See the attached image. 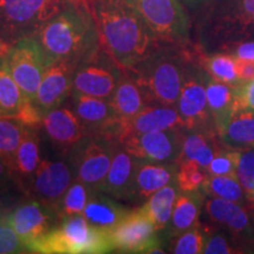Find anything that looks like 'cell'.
<instances>
[{
	"label": "cell",
	"mask_w": 254,
	"mask_h": 254,
	"mask_svg": "<svg viewBox=\"0 0 254 254\" xmlns=\"http://www.w3.org/2000/svg\"><path fill=\"white\" fill-rule=\"evenodd\" d=\"M198 60L206 74L214 80L231 86H238L241 82L237 77L236 57L231 53H214L206 56L198 51Z\"/></svg>",
	"instance_id": "1f68e13d"
},
{
	"label": "cell",
	"mask_w": 254,
	"mask_h": 254,
	"mask_svg": "<svg viewBox=\"0 0 254 254\" xmlns=\"http://www.w3.org/2000/svg\"><path fill=\"white\" fill-rule=\"evenodd\" d=\"M225 147L230 150H247L254 147V111L234 113L217 132Z\"/></svg>",
	"instance_id": "83f0119b"
},
{
	"label": "cell",
	"mask_w": 254,
	"mask_h": 254,
	"mask_svg": "<svg viewBox=\"0 0 254 254\" xmlns=\"http://www.w3.org/2000/svg\"><path fill=\"white\" fill-rule=\"evenodd\" d=\"M187 132L189 133H185L184 135L182 152L177 164L192 161L206 170L217 151L220 148L215 142L217 132L212 128L190 129Z\"/></svg>",
	"instance_id": "4316f807"
},
{
	"label": "cell",
	"mask_w": 254,
	"mask_h": 254,
	"mask_svg": "<svg viewBox=\"0 0 254 254\" xmlns=\"http://www.w3.org/2000/svg\"><path fill=\"white\" fill-rule=\"evenodd\" d=\"M68 0H0V38L8 46L34 37Z\"/></svg>",
	"instance_id": "5b68a950"
},
{
	"label": "cell",
	"mask_w": 254,
	"mask_h": 254,
	"mask_svg": "<svg viewBox=\"0 0 254 254\" xmlns=\"http://www.w3.org/2000/svg\"><path fill=\"white\" fill-rule=\"evenodd\" d=\"M129 211L131 208L119 204L113 196L103 192H92L82 215L91 226L110 233Z\"/></svg>",
	"instance_id": "484cf974"
},
{
	"label": "cell",
	"mask_w": 254,
	"mask_h": 254,
	"mask_svg": "<svg viewBox=\"0 0 254 254\" xmlns=\"http://www.w3.org/2000/svg\"><path fill=\"white\" fill-rule=\"evenodd\" d=\"M205 200L206 195L201 190L193 192L180 190L174 202L172 217L168 224L173 237L198 224Z\"/></svg>",
	"instance_id": "f1b7e54d"
},
{
	"label": "cell",
	"mask_w": 254,
	"mask_h": 254,
	"mask_svg": "<svg viewBox=\"0 0 254 254\" xmlns=\"http://www.w3.org/2000/svg\"><path fill=\"white\" fill-rule=\"evenodd\" d=\"M68 1H75V0H68Z\"/></svg>",
	"instance_id": "681fc988"
},
{
	"label": "cell",
	"mask_w": 254,
	"mask_h": 254,
	"mask_svg": "<svg viewBox=\"0 0 254 254\" xmlns=\"http://www.w3.org/2000/svg\"><path fill=\"white\" fill-rule=\"evenodd\" d=\"M135 157L126 151L118 142L112 164L105 178L100 192L106 193L116 199L129 200L132 193L133 179H134V171L136 165Z\"/></svg>",
	"instance_id": "7402d4cb"
},
{
	"label": "cell",
	"mask_w": 254,
	"mask_h": 254,
	"mask_svg": "<svg viewBox=\"0 0 254 254\" xmlns=\"http://www.w3.org/2000/svg\"><path fill=\"white\" fill-rule=\"evenodd\" d=\"M185 132V128L147 132L128 135L119 142L138 159L155 163H177Z\"/></svg>",
	"instance_id": "7c38bea8"
},
{
	"label": "cell",
	"mask_w": 254,
	"mask_h": 254,
	"mask_svg": "<svg viewBox=\"0 0 254 254\" xmlns=\"http://www.w3.org/2000/svg\"><path fill=\"white\" fill-rule=\"evenodd\" d=\"M37 128L38 127H28L11 167L15 185L20 187L23 192L43 161L40 158V138Z\"/></svg>",
	"instance_id": "d4e9b609"
},
{
	"label": "cell",
	"mask_w": 254,
	"mask_h": 254,
	"mask_svg": "<svg viewBox=\"0 0 254 254\" xmlns=\"http://www.w3.org/2000/svg\"><path fill=\"white\" fill-rule=\"evenodd\" d=\"M177 109L185 123L186 131L211 128L209 124H213L206 97L205 71L199 64L196 50L187 63Z\"/></svg>",
	"instance_id": "9c48e42d"
},
{
	"label": "cell",
	"mask_w": 254,
	"mask_h": 254,
	"mask_svg": "<svg viewBox=\"0 0 254 254\" xmlns=\"http://www.w3.org/2000/svg\"><path fill=\"white\" fill-rule=\"evenodd\" d=\"M236 72L241 82L254 80V62L236 58Z\"/></svg>",
	"instance_id": "ee69618b"
},
{
	"label": "cell",
	"mask_w": 254,
	"mask_h": 254,
	"mask_svg": "<svg viewBox=\"0 0 254 254\" xmlns=\"http://www.w3.org/2000/svg\"><path fill=\"white\" fill-rule=\"evenodd\" d=\"M6 220L30 251L32 244L45 236L59 221V218L55 208L30 198L23 204L9 208Z\"/></svg>",
	"instance_id": "4fadbf2b"
},
{
	"label": "cell",
	"mask_w": 254,
	"mask_h": 254,
	"mask_svg": "<svg viewBox=\"0 0 254 254\" xmlns=\"http://www.w3.org/2000/svg\"><path fill=\"white\" fill-rule=\"evenodd\" d=\"M177 172V163H155L138 159L129 200L146 201L157 190L174 182Z\"/></svg>",
	"instance_id": "ffe728a7"
},
{
	"label": "cell",
	"mask_w": 254,
	"mask_h": 254,
	"mask_svg": "<svg viewBox=\"0 0 254 254\" xmlns=\"http://www.w3.org/2000/svg\"><path fill=\"white\" fill-rule=\"evenodd\" d=\"M208 173L205 168L192 161L178 164V172L176 182L180 190L184 192H193L201 190L205 180L207 179Z\"/></svg>",
	"instance_id": "8d00e7d4"
},
{
	"label": "cell",
	"mask_w": 254,
	"mask_h": 254,
	"mask_svg": "<svg viewBox=\"0 0 254 254\" xmlns=\"http://www.w3.org/2000/svg\"><path fill=\"white\" fill-rule=\"evenodd\" d=\"M253 30L254 0H236L215 15L214 32L224 38H245Z\"/></svg>",
	"instance_id": "603a6c76"
},
{
	"label": "cell",
	"mask_w": 254,
	"mask_h": 254,
	"mask_svg": "<svg viewBox=\"0 0 254 254\" xmlns=\"http://www.w3.org/2000/svg\"><path fill=\"white\" fill-rule=\"evenodd\" d=\"M30 251L40 254H104L114 252V246L109 232L91 226L84 215L77 214L60 219L32 244Z\"/></svg>",
	"instance_id": "277c9868"
},
{
	"label": "cell",
	"mask_w": 254,
	"mask_h": 254,
	"mask_svg": "<svg viewBox=\"0 0 254 254\" xmlns=\"http://www.w3.org/2000/svg\"><path fill=\"white\" fill-rule=\"evenodd\" d=\"M110 101L117 116L114 138L118 141L122 127L144 110L148 105V101L134 79L126 71H124Z\"/></svg>",
	"instance_id": "44dd1931"
},
{
	"label": "cell",
	"mask_w": 254,
	"mask_h": 254,
	"mask_svg": "<svg viewBox=\"0 0 254 254\" xmlns=\"http://www.w3.org/2000/svg\"><path fill=\"white\" fill-rule=\"evenodd\" d=\"M8 45L7 44H5L4 41L1 40V38H0V55H5L6 52H7V50H8Z\"/></svg>",
	"instance_id": "bcb514c9"
},
{
	"label": "cell",
	"mask_w": 254,
	"mask_h": 254,
	"mask_svg": "<svg viewBox=\"0 0 254 254\" xmlns=\"http://www.w3.org/2000/svg\"><path fill=\"white\" fill-rule=\"evenodd\" d=\"M206 97L215 132H218L233 116L234 87L208 77L205 72Z\"/></svg>",
	"instance_id": "f546056e"
},
{
	"label": "cell",
	"mask_w": 254,
	"mask_h": 254,
	"mask_svg": "<svg viewBox=\"0 0 254 254\" xmlns=\"http://www.w3.org/2000/svg\"><path fill=\"white\" fill-rule=\"evenodd\" d=\"M19 253H30V251L6 220V214L0 215V254Z\"/></svg>",
	"instance_id": "f35d334b"
},
{
	"label": "cell",
	"mask_w": 254,
	"mask_h": 254,
	"mask_svg": "<svg viewBox=\"0 0 254 254\" xmlns=\"http://www.w3.org/2000/svg\"><path fill=\"white\" fill-rule=\"evenodd\" d=\"M34 37L53 62H68L75 67L100 50L88 0L66 2Z\"/></svg>",
	"instance_id": "7a4b0ae2"
},
{
	"label": "cell",
	"mask_w": 254,
	"mask_h": 254,
	"mask_svg": "<svg viewBox=\"0 0 254 254\" xmlns=\"http://www.w3.org/2000/svg\"><path fill=\"white\" fill-rule=\"evenodd\" d=\"M172 128H185V123L177 106L148 104L134 118L126 123L120 129L118 142L124 138L141 133L164 131Z\"/></svg>",
	"instance_id": "ac0fdd59"
},
{
	"label": "cell",
	"mask_w": 254,
	"mask_h": 254,
	"mask_svg": "<svg viewBox=\"0 0 254 254\" xmlns=\"http://www.w3.org/2000/svg\"><path fill=\"white\" fill-rule=\"evenodd\" d=\"M28 127L14 117L0 118V158L7 164L9 170Z\"/></svg>",
	"instance_id": "d6a6232c"
},
{
	"label": "cell",
	"mask_w": 254,
	"mask_h": 254,
	"mask_svg": "<svg viewBox=\"0 0 254 254\" xmlns=\"http://www.w3.org/2000/svg\"><path fill=\"white\" fill-rule=\"evenodd\" d=\"M204 208L209 221L218 226L226 227L233 236L244 237L250 233L249 213L241 204L217 196H208L205 200Z\"/></svg>",
	"instance_id": "cb8c5ba5"
},
{
	"label": "cell",
	"mask_w": 254,
	"mask_h": 254,
	"mask_svg": "<svg viewBox=\"0 0 254 254\" xmlns=\"http://www.w3.org/2000/svg\"><path fill=\"white\" fill-rule=\"evenodd\" d=\"M14 117L26 126L41 125L43 117L34 105L27 100L12 75L4 55H0V118Z\"/></svg>",
	"instance_id": "2e32d148"
},
{
	"label": "cell",
	"mask_w": 254,
	"mask_h": 254,
	"mask_svg": "<svg viewBox=\"0 0 254 254\" xmlns=\"http://www.w3.org/2000/svg\"><path fill=\"white\" fill-rule=\"evenodd\" d=\"M160 43L187 45L190 20L179 0H125Z\"/></svg>",
	"instance_id": "52a82bcc"
},
{
	"label": "cell",
	"mask_w": 254,
	"mask_h": 254,
	"mask_svg": "<svg viewBox=\"0 0 254 254\" xmlns=\"http://www.w3.org/2000/svg\"><path fill=\"white\" fill-rule=\"evenodd\" d=\"M73 180L71 165L65 160H43L25 190L28 198L55 208Z\"/></svg>",
	"instance_id": "5bb4252c"
},
{
	"label": "cell",
	"mask_w": 254,
	"mask_h": 254,
	"mask_svg": "<svg viewBox=\"0 0 254 254\" xmlns=\"http://www.w3.org/2000/svg\"><path fill=\"white\" fill-rule=\"evenodd\" d=\"M237 178L247 196L254 190V150L240 151L237 164Z\"/></svg>",
	"instance_id": "ab89813d"
},
{
	"label": "cell",
	"mask_w": 254,
	"mask_h": 254,
	"mask_svg": "<svg viewBox=\"0 0 254 254\" xmlns=\"http://www.w3.org/2000/svg\"><path fill=\"white\" fill-rule=\"evenodd\" d=\"M4 56L14 80L27 100L33 104L41 79L55 62L44 51L36 37L19 40L8 47Z\"/></svg>",
	"instance_id": "ba28073f"
},
{
	"label": "cell",
	"mask_w": 254,
	"mask_h": 254,
	"mask_svg": "<svg viewBox=\"0 0 254 254\" xmlns=\"http://www.w3.org/2000/svg\"><path fill=\"white\" fill-rule=\"evenodd\" d=\"M245 110L254 111V80L240 82L234 87L233 114Z\"/></svg>",
	"instance_id": "60d3db41"
},
{
	"label": "cell",
	"mask_w": 254,
	"mask_h": 254,
	"mask_svg": "<svg viewBox=\"0 0 254 254\" xmlns=\"http://www.w3.org/2000/svg\"><path fill=\"white\" fill-rule=\"evenodd\" d=\"M100 47L124 71L144 59L159 41L125 0H88Z\"/></svg>",
	"instance_id": "6da1fadb"
},
{
	"label": "cell",
	"mask_w": 254,
	"mask_h": 254,
	"mask_svg": "<svg viewBox=\"0 0 254 254\" xmlns=\"http://www.w3.org/2000/svg\"><path fill=\"white\" fill-rule=\"evenodd\" d=\"M41 127L51 142L65 153L90 134L66 103L47 112L41 120Z\"/></svg>",
	"instance_id": "e0dca14e"
},
{
	"label": "cell",
	"mask_w": 254,
	"mask_h": 254,
	"mask_svg": "<svg viewBox=\"0 0 254 254\" xmlns=\"http://www.w3.org/2000/svg\"><path fill=\"white\" fill-rule=\"evenodd\" d=\"M91 194L92 190L84 183L78 179L73 180L55 206L59 220L69 215L82 214Z\"/></svg>",
	"instance_id": "836d02e7"
},
{
	"label": "cell",
	"mask_w": 254,
	"mask_h": 254,
	"mask_svg": "<svg viewBox=\"0 0 254 254\" xmlns=\"http://www.w3.org/2000/svg\"><path fill=\"white\" fill-rule=\"evenodd\" d=\"M7 211H8V208L5 206L4 201H2V200L0 199V215L6 214V213H7Z\"/></svg>",
	"instance_id": "7dc6e473"
},
{
	"label": "cell",
	"mask_w": 254,
	"mask_h": 254,
	"mask_svg": "<svg viewBox=\"0 0 254 254\" xmlns=\"http://www.w3.org/2000/svg\"><path fill=\"white\" fill-rule=\"evenodd\" d=\"M193 51L187 45L159 41L144 59L126 72L140 87L148 104L177 106L184 73Z\"/></svg>",
	"instance_id": "3957f363"
},
{
	"label": "cell",
	"mask_w": 254,
	"mask_h": 254,
	"mask_svg": "<svg viewBox=\"0 0 254 254\" xmlns=\"http://www.w3.org/2000/svg\"><path fill=\"white\" fill-rule=\"evenodd\" d=\"M201 190L206 196H217L243 204L245 201V190L234 176H208Z\"/></svg>",
	"instance_id": "e575fe53"
},
{
	"label": "cell",
	"mask_w": 254,
	"mask_h": 254,
	"mask_svg": "<svg viewBox=\"0 0 254 254\" xmlns=\"http://www.w3.org/2000/svg\"><path fill=\"white\" fill-rule=\"evenodd\" d=\"M227 49L232 56L238 59L254 62V41L247 43H231L227 45Z\"/></svg>",
	"instance_id": "7bdbcfd3"
},
{
	"label": "cell",
	"mask_w": 254,
	"mask_h": 254,
	"mask_svg": "<svg viewBox=\"0 0 254 254\" xmlns=\"http://www.w3.org/2000/svg\"><path fill=\"white\" fill-rule=\"evenodd\" d=\"M124 69L101 49L81 62L73 74V92L111 99Z\"/></svg>",
	"instance_id": "30bf717a"
},
{
	"label": "cell",
	"mask_w": 254,
	"mask_h": 254,
	"mask_svg": "<svg viewBox=\"0 0 254 254\" xmlns=\"http://www.w3.org/2000/svg\"><path fill=\"white\" fill-rule=\"evenodd\" d=\"M90 134H104L117 116L109 99L73 92L65 101Z\"/></svg>",
	"instance_id": "d6986e66"
},
{
	"label": "cell",
	"mask_w": 254,
	"mask_h": 254,
	"mask_svg": "<svg viewBox=\"0 0 254 254\" xmlns=\"http://www.w3.org/2000/svg\"><path fill=\"white\" fill-rule=\"evenodd\" d=\"M239 150L219 148L212 161L206 168L208 176H234L237 177V164Z\"/></svg>",
	"instance_id": "74e56055"
},
{
	"label": "cell",
	"mask_w": 254,
	"mask_h": 254,
	"mask_svg": "<svg viewBox=\"0 0 254 254\" xmlns=\"http://www.w3.org/2000/svg\"><path fill=\"white\" fill-rule=\"evenodd\" d=\"M180 190L176 180L164 186L157 192L153 193L150 198L142 204V208L153 221L158 231H163L170 224L171 217L176 202L177 196Z\"/></svg>",
	"instance_id": "4dcf8cb0"
},
{
	"label": "cell",
	"mask_w": 254,
	"mask_h": 254,
	"mask_svg": "<svg viewBox=\"0 0 254 254\" xmlns=\"http://www.w3.org/2000/svg\"><path fill=\"white\" fill-rule=\"evenodd\" d=\"M209 228L200 222L174 237L171 252L176 254L202 253Z\"/></svg>",
	"instance_id": "d590c367"
},
{
	"label": "cell",
	"mask_w": 254,
	"mask_h": 254,
	"mask_svg": "<svg viewBox=\"0 0 254 254\" xmlns=\"http://www.w3.org/2000/svg\"><path fill=\"white\" fill-rule=\"evenodd\" d=\"M118 141L104 134H88L67 153L74 179L84 183L92 192H100L112 164Z\"/></svg>",
	"instance_id": "8992f818"
},
{
	"label": "cell",
	"mask_w": 254,
	"mask_h": 254,
	"mask_svg": "<svg viewBox=\"0 0 254 254\" xmlns=\"http://www.w3.org/2000/svg\"><path fill=\"white\" fill-rule=\"evenodd\" d=\"M75 65L58 60L47 68L33 99L34 107L44 117L47 112L62 106L73 88Z\"/></svg>",
	"instance_id": "9a60e30c"
},
{
	"label": "cell",
	"mask_w": 254,
	"mask_h": 254,
	"mask_svg": "<svg viewBox=\"0 0 254 254\" xmlns=\"http://www.w3.org/2000/svg\"><path fill=\"white\" fill-rule=\"evenodd\" d=\"M158 230L142 206L131 208L122 221L110 232L114 252L166 253L161 247Z\"/></svg>",
	"instance_id": "8fae6325"
},
{
	"label": "cell",
	"mask_w": 254,
	"mask_h": 254,
	"mask_svg": "<svg viewBox=\"0 0 254 254\" xmlns=\"http://www.w3.org/2000/svg\"><path fill=\"white\" fill-rule=\"evenodd\" d=\"M253 225H254V218H253Z\"/></svg>",
	"instance_id": "f907efd6"
},
{
	"label": "cell",
	"mask_w": 254,
	"mask_h": 254,
	"mask_svg": "<svg viewBox=\"0 0 254 254\" xmlns=\"http://www.w3.org/2000/svg\"><path fill=\"white\" fill-rule=\"evenodd\" d=\"M202 253L237 254V253H243V252H241V251H238L234 246H232V244L224 236H220V234H212L211 231L208 230Z\"/></svg>",
	"instance_id": "b9f144b4"
},
{
	"label": "cell",
	"mask_w": 254,
	"mask_h": 254,
	"mask_svg": "<svg viewBox=\"0 0 254 254\" xmlns=\"http://www.w3.org/2000/svg\"><path fill=\"white\" fill-rule=\"evenodd\" d=\"M249 199L251 200V201H252L253 202V204H254V190H253V192L252 193H251V194L249 195Z\"/></svg>",
	"instance_id": "c3c4849f"
},
{
	"label": "cell",
	"mask_w": 254,
	"mask_h": 254,
	"mask_svg": "<svg viewBox=\"0 0 254 254\" xmlns=\"http://www.w3.org/2000/svg\"><path fill=\"white\" fill-rule=\"evenodd\" d=\"M11 184H15L11 170L7 164L0 158V195L4 194V192L8 190Z\"/></svg>",
	"instance_id": "f6af8a7d"
}]
</instances>
